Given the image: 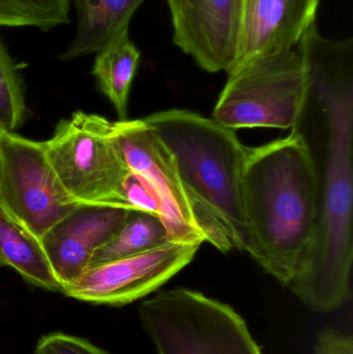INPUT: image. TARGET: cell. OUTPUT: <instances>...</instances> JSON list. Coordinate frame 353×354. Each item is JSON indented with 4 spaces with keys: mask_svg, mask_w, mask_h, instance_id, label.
Here are the masks:
<instances>
[{
    "mask_svg": "<svg viewBox=\"0 0 353 354\" xmlns=\"http://www.w3.org/2000/svg\"><path fill=\"white\" fill-rule=\"evenodd\" d=\"M310 93L325 128L314 237L288 288L313 311L331 313L352 297L353 39H332L316 23L298 43Z\"/></svg>",
    "mask_w": 353,
    "mask_h": 354,
    "instance_id": "1",
    "label": "cell"
},
{
    "mask_svg": "<svg viewBox=\"0 0 353 354\" xmlns=\"http://www.w3.org/2000/svg\"><path fill=\"white\" fill-rule=\"evenodd\" d=\"M242 196L251 257L287 287L308 253L318 212V171L298 127L285 138L248 147Z\"/></svg>",
    "mask_w": 353,
    "mask_h": 354,
    "instance_id": "2",
    "label": "cell"
},
{
    "mask_svg": "<svg viewBox=\"0 0 353 354\" xmlns=\"http://www.w3.org/2000/svg\"><path fill=\"white\" fill-rule=\"evenodd\" d=\"M171 153L207 243L222 253L252 252L245 216L247 149L236 131L195 112L169 109L143 118Z\"/></svg>",
    "mask_w": 353,
    "mask_h": 354,
    "instance_id": "3",
    "label": "cell"
},
{
    "mask_svg": "<svg viewBox=\"0 0 353 354\" xmlns=\"http://www.w3.org/2000/svg\"><path fill=\"white\" fill-rule=\"evenodd\" d=\"M213 120L238 131L298 127L309 104L308 72L298 49L254 58L232 68Z\"/></svg>",
    "mask_w": 353,
    "mask_h": 354,
    "instance_id": "4",
    "label": "cell"
},
{
    "mask_svg": "<svg viewBox=\"0 0 353 354\" xmlns=\"http://www.w3.org/2000/svg\"><path fill=\"white\" fill-rule=\"evenodd\" d=\"M139 316L158 354H263L240 314L197 291H161Z\"/></svg>",
    "mask_w": 353,
    "mask_h": 354,
    "instance_id": "5",
    "label": "cell"
},
{
    "mask_svg": "<svg viewBox=\"0 0 353 354\" xmlns=\"http://www.w3.org/2000/svg\"><path fill=\"white\" fill-rule=\"evenodd\" d=\"M45 147L58 180L77 204L131 209L124 195L131 170L114 137L113 122L75 112L59 122Z\"/></svg>",
    "mask_w": 353,
    "mask_h": 354,
    "instance_id": "6",
    "label": "cell"
},
{
    "mask_svg": "<svg viewBox=\"0 0 353 354\" xmlns=\"http://www.w3.org/2000/svg\"><path fill=\"white\" fill-rule=\"evenodd\" d=\"M0 205L41 239L79 204L58 180L45 142L3 131L0 134Z\"/></svg>",
    "mask_w": 353,
    "mask_h": 354,
    "instance_id": "7",
    "label": "cell"
},
{
    "mask_svg": "<svg viewBox=\"0 0 353 354\" xmlns=\"http://www.w3.org/2000/svg\"><path fill=\"white\" fill-rule=\"evenodd\" d=\"M113 131L128 169L143 179L159 199L161 220L170 241L198 245L207 241L175 162L155 130L141 118L113 122Z\"/></svg>",
    "mask_w": 353,
    "mask_h": 354,
    "instance_id": "8",
    "label": "cell"
},
{
    "mask_svg": "<svg viewBox=\"0 0 353 354\" xmlns=\"http://www.w3.org/2000/svg\"><path fill=\"white\" fill-rule=\"evenodd\" d=\"M200 245L170 241L145 253L88 268L64 293L93 305L124 307L155 292L184 270Z\"/></svg>",
    "mask_w": 353,
    "mask_h": 354,
    "instance_id": "9",
    "label": "cell"
},
{
    "mask_svg": "<svg viewBox=\"0 0 353 354\" xmlns=\"http://www.w3.org/2000/svg\"><path fill=\"white\" fill-rule=\"evenodd\" d=\"M173 41L209 73H227L236 62L242 0H166Z\"/></svg>",
    "mask_w": 353,
    "mask_h": 354,
    "instance_id": "10",
    "label": "cell"
},
{
    "mask_svg": "<svg viewBox=\"0 0 353 354\" xmlns=\"http://www.w3.org/2000/svg\"><path fill=\"white\" fill-rule=\"evenodd\" d=\"M131 210L77 205L44 234L41 245L64 290L84 274L93 253L117 232Z\"/></svg>",
    "mask_w": 353,
    "mask_h": 354,
    "instance_id": "11",
    "label": "cell"
},
{
    "mask_svg": "<svg viewBox=\"0 0 353 354\" xmlns=\"http://www.w3.org/2000/svg\"><path fill=\"white\" fill-rule=\"evenodd\" d=\"M319 3L321 0H242L238 52L232 68L294 49L316 22Z\"/></svg>",
    "mask_w": 353,
    "mask_h": 354,
    "instance_id": "12",
    "label": "cell"
},
{
    "mask_svg": "<svg viewBox=\"0 0 353 354\" xmlns=\"http://www.w3.org/2000/svg\"><path fill=\"white\" fill-rule=\"evenodd\" d=\"M145 0H68L78 19L76 35L58 56L70 62L97 53L128 33V26Z\"/></svg>",
    "mask_w": 353,
    "mask_h": 354,
    "instance_id": "13",
    "label": "cell"
},
{
    "mask_svg": "<svg viewBox=\"0 0 353 354\" xmlns=\"http://www.w3.org/2000/svg\"><path fill=\"white\" fill-rule=\"evenodd\" d=\"M0 266L16 270L27 283L52 292H62L41 239L0 205Z\"/></svg>",
    "mask_w": 353,
    "mask_h": 354,
    "instance_id": "14",
    "label": "cell"
},
{
    "mask_svg": "<svg viewBox=\"0 0 353 354\" xmlns=\"http://www.w3.org/2000/svg\"><path fill=\"white\" fill-rule=\"evenodd\" d=\"M141 53L131 41L128 33L97 52L93 74L102 93L108 97L118 120H128L131 87L136 76Z\"/></svg>",
    "mask_w": 353,
    "mask_h": 354,
    "instance_id": "15",
    "label": "cell"
},
{
    "mask_svg": "<svg viewBox=\"0 0 353 354\" xmlns=\"http://www.w3.org/2000/svg\"><path fill=\"white\" fill-rule=\"evenodd\" d=\"M170 241L167 228L159 216L132 209L117 232L93 253L88 268L145 253Z\"/></svg>",
    "mask_w": 353,
    "mask_h": 354,
    "instance_id": "16",
    "label": "cell"
},
{
    "mask_svg": "<svg viewBox=\"0 0 353 354\" xmlns=\"http://www.w3.org/2000/svg\"><path fill=\"white\" fill-rule=\"evenodd\" d=\"M68 0H0V26L49 31L68 24Z\"/></svg>",
    "mask_w": 353,
    "mask_h": 354,
    "instance_id": "17",
    "label": "cell"
},
{
    "mask_svg": "<svg viewBox=\"0 0 353 354\" xmlns=\"http://www.w3.org/2000/svg\"><path fill=\"white\" fill-rule=\"evenodd\" d=\"M26 113L22 81L10 54L0 41V127L15 132Z\"/></svg>",
    "mask_w": 353,
    "mask_h": 354,
    "instance_id": "18",
    "label": "cell"
},
{
    "mask_svg": "<svg viewBox=\"0 0 353 354\" xmlns=\"http://www.w3.org/2000/svg\"><path fill=\"white\" fill-rule=\"evenodd\" d=\"M33 354H109L91 344L86 339L64 333H52L41 337Z\"/></svg>",
    "mask_w": 353,
    "mask_h": 354,
    "instance_id": "19",
    "label": "cell"
},
{
    "mask_svg": "<svg viewBox=\"0 0 353 354\" xmlns=\"http://www.w3.org/2000/svg\"><path fill=\"white\" fill-rule=\"evenodd\" d=\"M124 195L131 209L143 210L161 218V205L157 196L143 179L133 172L124 183Z\"/></svg>",
    "mask_w": 353,
    "mask_h": 354,
    "instance_id": "20",
    "label": "cell"
},
{
    "mask_svg": "<svg viewBox=\"0 0 353 354\" xmlns=\"http://www.w3.org/2000/svg\"><path fill=\"white\" fill-rule=\"evenodd\" d=\"M315 354H353L352 336L335 328H323L317 338Z\"/></svg>",
    "mask_w": 353,
    "mask_h": 354,
    "instance_id": "21",
    "label": "cell"
},
{
    "mask_svg": "<svg viewBox=\"0 0 353 354\" xmlns=\"http://www.w3.org/2000/svg\"><path fill=\"white\" fill-rule=\"evenodd\" d=\"M2 132H3V130H2L1 127H0V134H1Z\"/></svg>",
    "mask_w": 353,
    "mask_h": 354,
    "instance_id": "22",
    "label": "cell"
}]
</instances>
